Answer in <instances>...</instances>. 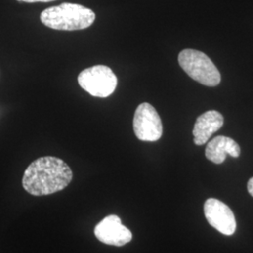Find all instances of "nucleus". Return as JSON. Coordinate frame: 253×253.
Wrapping results in <instances>:
<instances>
[{
  "label": "nucleus",
  "mask_w": 253,
  "mask_h": 253,
  "mask_svg": "<svg viewBox=\"0 0 253 253\" xmlns=\"http://www.w3.org/2000/svg\"><path fill=\"white\" fill-rule=\"evenodd\" d=\"M73 176L72 169L61 159L46 156L27 167L22 184L29 194L43 196L66 189L73 180Z\"/></svg>",
  "instance_id": "obj_1"
},
{
  "label": "nucleus",
  "mask_w": 253,
  "mask_h": 253,
  "mask_svg": "<svg viewBox=\"0 0 253 253\" xmlns=\"http://www.w3.org/2000/svg\"><path fill=\"white\" fill-rule=\"evenodd\" d=\"M95 19L92 9L73 3H62L41 13V21L45 27L64 31L85 29L92 26Z\"/></svg>",
  "instance_id": "obj_2"
},
{
  "label": "nucleus",
  "mask_w": 253,
  "mask_h": 253,
  "mask_svg": "<svg viewBox=\"0 0 253 253\" xmlns=\"http://www.w3.org/2000/svg\"><path fill=\"white\" fill-rule=\"evenodd\" d=\"M178 62L191 79L207 86H217L221 76L208 55L197 50L185 49L178 55Z\"/></svg>",
  "instance_id": "obj_3"
},
{
  "label": "nucleus",
  "mask_w": 253,
  "mask_h": 253,
  "mask_svg": "<svg viewBox=\"0 0 253 253\" xmlns=\"http://www.w3.org/2000/svg\"><path fill=\"white\" fill-rule=\"evenodd\" d=\"M78 84L91 96L106 98L116 90L118 78L107 66L97 65L81 72L78 75Z\"/></svg>",
  "instance_id": "obj_4"
},
{
  "label": "nucleus",
  "mask_w": 253,
  "mask_h": 253,
  "mask_svg": "<svg viewBox=\"0 0 253 253\" xmlns=\"http://www.w3.org/2000/svg\"><path fill=\"white\" fill-rule=\"evenodd\" d=\"M133 129L136 137L145 142H156L163 136L162 119L150 103H141L136 109Z\"/></svg>",
  "instance_id": "obj_5"
},
{
  "label": "nucleus",
  "mask_w": 253,
  "mask_h": 253,
  "mask_svg": "<svg viewBox=\"0 0 253 253\" xmlns=\"http://www.w3.org/2000/svg\"><path fill=\"white\" fill-rule=\"evenodd\" d=\"M205 216L208 223L219 233L225 235L235 234L236 220L231 208L219 200L210 198L206 201Z\"/></svg>",
  "instance_id": "obj_6"
},
{
  "label": "nucleus",
  "mask_w": 253,
  "mask_h": 253,
  "mask_svg": "<svg viewBox=\"0 0 253 253\" xmlns=\"http://www.w3.org/2000/svg\"><path fill=\"white\" fill-rule=\"evenodd\" d=\"M94 233L100 242L111 246L121 247L132 239L131 232L122 224L120 217L116 215L104 217L95 227Z\"/></svg>",
  "instance_id": "obj_7"
},
{
  "label": "nucleus",
  "mask_w": 253,
  "mask_h": 253,
  "mask_svg": "<svg viewBox=\"0 0 253 253\" xmlns=\"http://www.w3.org/2000/svg\"><path fill=\"white\" fill-rule=\"evenodd\" d=\"M223 123L224 118L222 115L215 110L208 111L201 115L197 118L192 131L194 136V144L197 145L207 144L211 136L223 126Z\"/></svg>",
  "instance_id": "obj_8"
},
{
  "label": "nucleus",
  "mask_w": 253,
  "mask_h": 253,
  "mask_svg": "<svg viewBox=\"0 0 253 253\" xmlns=\"http://www.w3.org/2000/svg\"><path fill=\"white\" fill-rule=\"evenodd\" d=\"M241 153L239 145L226 136H217L212 139L206 148V157L212 163L221 164L226 160L227 155L238 158Z\"/></svg>",
  "instance_id": "obj_9"
},
{
  "label": "nucleus",
  "mask_w": 253,
  "mask_h": 253,
  "mask_svg": "<svg viewBox=\"0 0 253 253\" xmlns=\"http://www.w3.org/2000/svg\"><path fill=\"white\" fill-rule=\"evenodd\" d=\"M248 191L253 197V177H252L248 182Z\"/></svg>",
  "instance_id": "obj_10"
},
{
  "label": "nucleus",
  "mask_w": 253,
  "mask_h": 253,
  "mask_svg": "<svg viewBox=\"0 0 253 253\" xmlns=\"http://www.w3.org/2000/svg\"><path fill=\"white\" fill-rule=\"evenodd\" d=\"M17 1H19V2H27V3H37V2L46 3V2H52L54 0H17Z\"/></svg>",
  "instance_id": "obj_11"
}]
</instances>
